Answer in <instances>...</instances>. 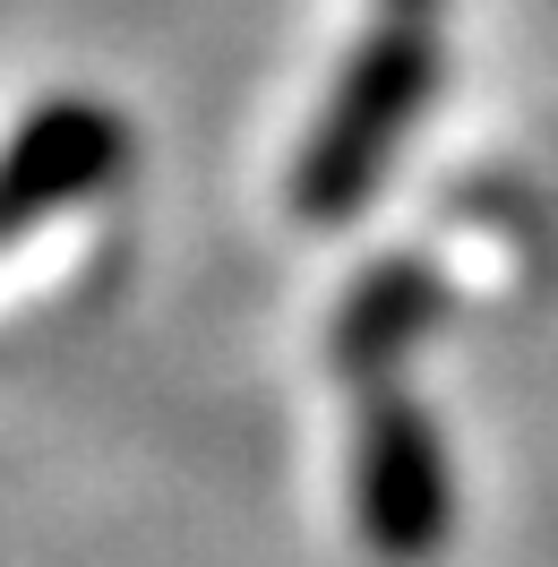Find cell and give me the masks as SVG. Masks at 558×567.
<instances>
[{"label": "cell", "instance_id": "cell-1", "mask_svg": "<svg viewBox=\"0 0 558 567\" xmlns=\"http://www.w3.org/2000/svg\"><path fill=\"white\" fill-rule=\"evenodd\" d=\"M430 95H438V43H430V27L386 18L379 35L344 61L335 95H327V112H318L310 146H301V164H292V207L310 215V224L352 215L386 181L395 146L421 130Z\"/></svg>", "mask_w": 558, "mask_h": 567}, {"label": "cell", "instance_id": "cell-2", "mask_svg": "<svg viewBox=\"0 0 558 567\" xmlns=\"http://www.w3.org/2000/svg\"><path fill=\"white\" fill-rule=\"evenodd\" d=\"M352 498H361V533L370 550L395 567L430 559L455 525V482L447 447L413 395H370L361 413V447H352Z\"/></svg>", "mask_w": 558, "mask_h": 567}, {"label": "cell", "instance_id": "cell-3", "mask_svg": "<svg viewBox=\"0 0 558 567\" xmlns=\"http://www.w3.org/2000/svg\"><path fill=\"white\" fill-rule=\"evenodd\" d=\"M121 173V121L104 104H86V95H61V104H43L9 155H0V233H18V224H35L52 207H78V198H95L104 181Z\"/></svg>", "mask_w": 558, "mask_h": 567}, {"label": "cell", "instance_id": "cell-4", "mask_svg": "<svg viewBox=\"0 0 558 567\" xmlns=\"http://www.w3.org/2000/svg\"><path fill=\"white\" fill-rule=\"evenodd\" d=\"M430 327H438V276L430 267H379L335 319V361L352 379H386Z\"/></svg>", "mask_w": 558, "mask_h": 567}, {"label": "cell", "instance_id": "cell-5", "mask_svg": "<svg viewBox=\"0 0 558 567\" xmlns=\"http://www.w3.org/2000/svg\"><path fill=\"white\" fill-rule=\"evenodd\" d=\"M430 9L438 0H386V18H404V27H430Z\"/></svg>", "mask_w": 558, "mask_h": 567}]
</instances>
